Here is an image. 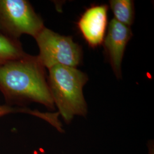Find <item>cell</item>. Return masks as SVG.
<instances>
[{
  "mask_svg": "<svg viewBox=\"0 0 154 154\" xmlns=\"http://www.w3.org/2000/svg\"><path fill=\"white\" fill-rule=\"evenodd\" d=\"M45 27L29 1L0 0V34L15 40L23 34L34 38Z\"/></svg>",
  "mask_w": 154,
  "mask_h": 154,
  "instance_id": "obj_3",
  "label": "cell"
},
{
  "mask_svg": "<svg viewBox=\"0 0 154 154\" xmlns=\"http://www.w3.org/2000/svg\"><path fill=\"white\" fill-rule=\"evenodd\" d=\"M108 6H92L83 13L77 22V26L88 44L95 48L103 42L107 25Z\"/></svg>",
  "mask_w": 154,
  "mask_h": 154,
  "instance_id": "obj_6",
  "label": "cell"
},
{
  "mask_svg": "<svg viewBox=\"0 0 154 154\" xmlns=\"http://www.w3.org/2000/svg\"><path fill=\"white\" fill-rule=\"evenodd\" d=\"M149 148V154H154V141L150 140L148 144Z\"/></svg>",
  "mask_w": 154,
  "mask_h": 154,
  "instance_id": "obj_10",
  "label": "cell"
},
{
  "mask_svg": "<svg viewBox=\"0 0 154 154\" xmlns=\"http://www.w3.org/2000/svg\"><path fill=\"white\" fill-rule=\"evenodd\" d=\"M26 54L20 40L9 38L0 34V66L8 61L20 58Z\"/></svg>",
  "mask_w": 154,
  "mask_h": 154,
  "instance_id": "obj_7",
  "label": "cell"
},
{
  "mask_svg": "<svg viewBox=\"0 0 154 154\" xmlns=\"http://www.w3.org/2000/svg\"><path fill=\"white\" fill-rule=\"evenodd\" d=\"M132 35L129 26L118 22L114 18L111 20L103 43L107 58L118 78L121 77L122 59L127 44Z\"/></svg>",
  "mask_w": 154,
  "mask_h": 154,
  "instance_id": "obj_5",
  "label": "cell"
},
{
  "mask_svg": "<svg viewBox=\"0 0 154 154\" xmlns=\"http://www.w3.org/2000/svg\"><path fill=\"white\" fill-rule=\"evenodd\" d=\"M110 8L118 22L130 26L134 20V4L131 0H111Z\"/></svg>",
  "mask_w": 154,
  "mask_h": 154,
  "instance_id": "obj_8",
  "label": "cell"
},
{
  "mask_svg": "<svg viewBox=\"0 0 154 154\" xmlns=\"http://www.w3.org/2000/svg\"><path fill=\"white\" fill-rule=\"evenodd\" d=\"M0 92L6 105L22 107L32 102L54 110L45 67L37 56L26 54L0 66Z\"/></svg>",
  "mask_w": 154,
  "mask_h": 154,
  "instance_id": "obj_1",
  "label": "cell"
},
{
  "mask_svg": "<svg viewBox=\"0 0 154 154\" xmlns=\"http://www.w3.org/2000/svg\"><path fill=\"white\" fill-rule=\"evenodd\" d=\"M27 113L41 118L46 121L48 122L50 124L54 119V116L53 113H44L38 111H33L26 107H13L9 105L0 104V118L4 116L13 113Z\"/></svg>",
  "mask_w": 154,
  "mask_h": 154,
  "instance_id": "obj_9",
  "label": "cell"
},
{
  "mask_svg": "<svg viewBox=\"0 0 154 154\" xmlns=\"http://www.w3.org/2000/svg\"><path fill=\"white\" fill-rule=\"evenodd\" d=\"M88 81L87 75L77 68L55 66L49 69L48 82L54 105L67 123L76 116H85L88 106L83 88Z\"/></svg>",
  "mask_w": 154,
  "mask_h": 154,
  "instance_id": "obj_2",
  "label": "cell"
},
{
  "mask_svg": "<svg viewBox=\"0 0 154 154\" xmlns=\"http://www.w3.org/2000/svg\"><path fill=\"white\" fill-rule=\"evenodd\" d=\"M34 39L39 50L37 57L45 68L58 65L76 68L81 62L82 49L71 37L45 27Z\"/></svg>",
  "mask_w": 154,
  "mask_h": 154,
  "instance_id": "obj_4",
  "label": "cell"
}]
</instances>
